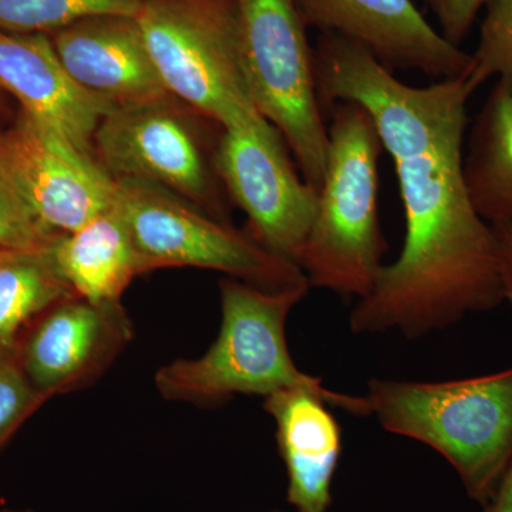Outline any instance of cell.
I'll return each mask as SVG.
<instances>
[{
	"label": "cell",
	"instance_id": "1",
	"mask_svg": "<svg viewBox=\"0 0 512 512\" xmlns=\"http://www.w3.org/2000/svg\"><path fill=\"white\" fill-rule=\"evenodd\" d=\"M322 109L356 103L369 111L394 165L406 235L396 261L349 316L353 335L423 338L505 301L500 248L478 215L463 173L473 90L464 77L410 86L365 47L335 35L313 49Z\"/></svg>",
	"mask_w": 512,
	"mask_h": 512
},
{
	"label": "cell",
	"instance_id": "2",
	"mask_svg": "<svg viewBox=\"0 0 512 512\" xmlns=\"http://www.w3.org/2000/svg\"><path fill=\"white\" fill-rule=\"evenodd\" d=\"M311 286L269 292L234 278L220 281L221 328L211 348L195 359H177L157 370V392L168 402L204 409L237 396H271L279 390H311L330 407L369 417L366 396L335 392L293 362L286 322Z\"/></svg>",
	"mask_w": 512,
	"mask_h": 512
},
{
	"label": "cell",
	"instance_id": "3",
	"mask_svg": "<svg viewBox=\"0 0 512 512\" xmlns=\"http://www.w3.org/2000/svg\"><path fill=\"white\" fill-rule=\"evenodd\" d=\"M325 174L299 266L311 288L343 299L372 291L386 252L379 217L382 138L356 103L330 106Z\"/></svg>",
	"mask_w": 512,
	"mask_h": 512
},
{
	"label": "cell",
	"instance_id": "4",
	"mask_svg": "<svg viewBox=\"0 0 512 512\" xmlns=\"http://www.w3.org/2000/svg\"><path fill=\"white\" fill-rule=\"evenodd\" d=\"M365 396L387 433L433 448L473 500H491L512 461V369L448 382L375 377Z\"/></svg>",
	"mask_w": 512,
	"mask_h": 512
},
{
	"label": "cell",
	"instance_id": "5",
	"mask_svg": "<svg viewBox=\"0 0 512 512\" xmlns=\"http://www.w3.org/2000/svg\"><path fill=\"white\" fill-rule=\"evenodd\" d=\"M136 18L171 96L222 130L261 114L242 72L237 0H143Z\"/></svg>",
	"mask_w": 512,
	"mask_h": 512
},
{
	"label": "cell",
	"instance_id": "6",
	"mask_svg": "<svg viewBox=\"0 0 512 512\" xmlns=\"http://www.w3.org/2000/svg\"><path fill=\"white\" fill-rule=\"evenodd\" d=\"M242 72L256 110L284 137L303 180L319 190L328 126L313 49L295 0H237Z\"/></svg>",
	"mask_w": 512,
	"mask_h": 512
},
{
	"label": "cell",
	"instance_id": "7",
	"mask_svg": "<svg viewBox=\"0 0 512 512\" xmlns=\"http://www.w3.org/2000/svg\"><path fill=\"white\" fill-rule=\"evenodd\" d=\"M116 202L130 228L141 274L190 266L269 292L309 285L298 265L262 247L247 229L205 214L161 185L119 178Z\"/></svg>",
	"mask_w": 512,
	"mask_h": 512
},
{
	"label": "cell",
	"instance_id": "8",
	"mask_svg": "<svg viewBox=\"0 0 512 512\" xmlns=\"http://www.w3.org/2000/svg\"><path fill=\"white\" fill-rule=\"evenodd\" d=\"M175 97L114 107L93 137L94 157L114 178L167 188L231 224L228 195L195 120Z\"/></svg>",
	"mask_w": 512,
	"mask_h": 512
},
{
	"label": "cell",
	"instance_id": "9",
	"mask_svg": "<svg viewBox=\"0 0 512 512\" xmlns=\"http://www.w3.org/2000/svg\"><path fill=\"white\" fill-rule=\"evenodd\" d=\"M289 151L281 133L258 114L222 130L215 167L229 200L247 215L248 234L299 266L315 218L318 190L303 180Z\"/></svg>",
	"mask_w": 512,
	"mask_h": 512
},
{
	"label": "cell",
	"instance_id": "10",
	"mask_svg": "<svg viewBox=\"0 0 512 512\" xmlns=\"http://www.w3.org/2000/svg\"><path fill=\"white\" fill-rule=\"evenodd\" d=\"M0 183L62 234L82 228L116 202V180L94 154L23 111L15 126L0 131Z\"/></svg>",
	"mask_w": 512,
	"mask_h": 512
},
{
	"label": "cell",
	"instance_id": "11",
	"mask_svg": "<svg viewBox=\"0 0 512 512\" xmlns=\"http://www.w3.org/2000/svg\"><path fill=\"white\" fill-rule=\"evenodd\" d=\"M134 339L121 302L69 295L40 313L20 339L16 359L47 400L92 386Z\"/></svg>",
	"mask_w": 512,
	"mask_h": 512
},
{
	"label": "cell",
	"instance_id": "12",
	"mask_svg": "<svg viewBox=\"0 0 512 512\" xmlns=\"http://www.w3.org/2000/svg\"><path fill=\"white\" fill-rule=\"evenodd\" d=\"M306 26L365 47L396 72L466 77L471 55L444 39L413 0H295Z\"/></svg>",
	"mask_w": 512,
	"mask_h": 512
},
{
	"label": "cell",
	"instance_id": "13",
	"mask_svg": "<svg viewBox=\"0 0 512 512\" xmlns=\"http://www.w3.org/2000/svg\"><path fill=\"white\" fill-rule=\"evenodd\" d=\"M74 82L114 107L165 99L136 16L96 15L50 35Z\"/></svg>",
	"mask_w": 512,
	"mask_h": 512
},
{
	"label": "cell",
	"instance_id": "14",
	"mask_svg": "<svg viewBox=\"0 0 512 512\" xmlns=\"http://www.w3.org/2000/svg\"><path fill=\"white\" fill-rule=\"evenodd\" d=\"M0 87L22 104L23 113L92 154L94 133L114 109L74 82L46 33L0 29Z\"/></svg>",
	"mask_w": 512,
	"mask_h": 512
},
{
	"label": "cell",
	"instance_id": "15",
	"mask_svg": "<svg viewBox=\"0 0 512 512\" xmlns=\"http://www.w3.org/2000/svg\"><path fill=\"white\" fill-rule=\"evenodd\" d=\"M275 421L288 474V501L296 512H328L342 454V429L330 406L311 390H279L262 402Z\"/></svg>",
	"mask_w": 512,
	"mask_h": 512
},
{
	"label": "cell",
	"instance_id": "16",
	"mask_svg": "<svg viewBox=\"0 0 512 512\" xmlns=\"http://www.w3.org/2000/svg\"><path fill=\"white\" fill-rule=\"evenodd\" d=\"M57 274L74 295L90 302H121L141 275L130 228L117 202L73 232H60L47 247Z\"/></svg>",
	"mask_w": 512,
	"mask_h": 512
},
{
	"label": "cell",
	"instance_id": "17",
	"mask_svg": "<svg viewBox=\"0 0 512 512\" xmlns=\"http://www.w3.org/2000/svg\"><path fill=\"white\" fill-rule=\"evenodd\" d=\"M463 173L478 215L512 229V93L498 84L466 136Z\"/></svg>",
	"mask_w": 512,
	"mask_h": 512
},
{
	"label": "cell",
	"instance_id": "18",
	"mask_svg": "<svg viewBox=\"0 0 512 512\" xmlns=\"http://www.w3.org/2000/svg\"><path fill=\"white\" fill-rule=\"evenodd\" d=\"M69 295L47 248L0 251V360L15 356L33 320Z\"/></svg>",
	"mask_w": 512,
	"mask_h": 512
},
{
	"label": "cell",
	"instance_id": "19",
	"mask_svg": "<svg viewBox=\"0 0 512 512\" xmlns=\"http://www.w3.org/2000/svg\"><path fill=\"white\" fill-rule=\"evenodd\" d=\"M143 0H0V29L46 33L96 15L137 16Z\"/></svg>",
	"mask_w": 512,
	"mask_h": 512
},
{
	"label": "cell",
	"instance_id": "20",
	"mask_svg": "<svg viewBox=\"0 0 512 512\" xmlns=\"http://www.w3.org/2000/svg\"><path fill=\"white\" fill-rule=\"evenodd\" d=\"M480 42L464 80L473 92L490 79L512 93V0H487Z\"/></svg>",
	"mask_w": 512,
	"mask_h": 512
},
{
	"label": "cell",
	"instance_id": "21",
	"mask_svg": "<svg viewBox=\"0 0 512 512\" xmlns=\"http://www.w3.org/2000/svg\"><path fill=\"white\" fill-rule=\"evenodd\" d=\"M46 402L26 379L16 355L0 360V451Z\"/></svg>",
	"mask_w": 512,
	"mask_h": 512
},
{
	"label": "cell",
	"instance_id": "22",
	"mask_svg": "<svg viewBox=\"0 0 512 512\" xmlns=\"http://www.w3.org/2000/svg\"><path fill=\"white\" fill-rule=\"evenodd\" d=\"M60 232L47 228L18 195L0 183V251H39Z\"/></svg>",
	"mask_w": 512,
	"mask_h": 512
},
{
	"label": "cell",
	"instance_id": "23",
	"mask_svg": "<svg viewBox=\"0 0 512 512\" xmlns=\"http://www.w3.org/2000/svg\"><path fill=\"white\" fill-rule=\"evenodd\" d=\"M427 8L436 16L440 33L453 45L460 43L470 33L478 12L487 0H423Z\"/></svg>",
	"mask_w": 512,
	"mask_h": 512
},
{
	"label": "cell",
	"instance_id": "24",
	"mask_svg": "<svg viewBox=\"0 0 512 512\" xmlns=\"http://www.w3.org/2000/svg\"><path fill=\"white\" fill-rule=\"evenodd\" d=\"M500 248L501 282H503L504 299L512 305V229L493 227Z\"/></svg>",
	"mask_w": 512,
	"mask_h": 512
},
{
	"label": "cell",
	"instance_id": "25",
	"mask_svg": "<svg viewBox=\"0 0 512 512\" xmlns=\"http://www.w3.org/2000/svg\"><path fill=\"white\" fill-rule=\"evenodd\" d=\"M484 512H512V461Z\"/></svg>",
	"mask_w": 512,
	"mask_h": 512
},
{
	"label": "cell",
	"instance_id": "26",
	"mask_svg": "<svg viewBox=\"0 0 512 512\" xmlns=\"http://www.w3.org/2000/svg\"><path fill=\"white\" fill-rule=\"evenodd\" d=\"M0 512H33L30 510H2Z\"/></svg>",
	"mask_w": 512,
	"mask_h": 512
},
{
	"label": "cell",
	"instance_id": "27",
	"mask_svg": "<svg viewBox=\"0 0 512 512\" xmlns=\"http://www.w3.org/2000/svg\"><path fill=\"white\" fill-rule=\"evenodd\" d=\"M271 512H281V511H271Z\"/></svg>",
	"mask_w": 512,
	"mask_h": 512
}]
</instances>
